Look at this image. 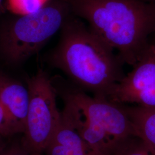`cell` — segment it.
<instances>
[{
  "mask_svg": "<svg viewBox=\"0 0 155 155\" xmlns=\"http://www.w3.org/2000/svg\"><path fill=\"white\" fill-rule=\"evenodd\" d=\"M61 31L59 42L49 56L50 64L79 89L109 98L126 75L121 59L74 14Z\"/></svg>",
  "mask_w": 155,
  "mask_h": 155,
  "instance_id": "6da1fadb",
  "label": "cell"
},
{
  "mask_svg": "<svg viewBox=\"0 0 155 155\" xmlns=\"http://www.w3.org/2000/svg\"><path fill=\"white\" fill-rule=\"evenodd\" d=\"M72 13L133 67L155 31V2L144 0H68Z\"/></svg>",
  "mask_w": 155,
  "mask_h": 155,
  "instance_id": "7a4b0ae2",
  "label": "cell"
},
{
  "mask_svg": "<svg viewBox=\"0 0 155 155\" xmlns=\"http://www.w3.org/2000/svg\"><path fill=\"white\" fill-rule=\"evenodd\" d=\"M61 94L79 109V130L96 155H117L135 136L124 104L105 97L89 95L73 84L63 89Z\"/></svg>",
  "mask_w": 155,
  "mask_h": 155,
  "instance_id": "3957f363",
  "label": "cell"
},
{
  "mask_svg": "<svg viewBox=\"0 0 155 155\" xmlns=\"http://www.w3.org/2000/svg\"><path fill=\"white\" fill-rule=\"evenodd\" d=\"M73 15L68 0H49L37 11L20 16L0 34V50L13 63L38 52Z\"/></svg>",
  "mask_w": 155,
  "mask_h": 155,
  "instance_id": "277c9868",
  "label": "cell"
},
{
  "mask_svg": "<svg viewBox=\"0 0 155 155\" xmlns=\"http://www.w3.org/2000/svg\"><path fill=\"white\" fill-rule=\"evenodd\" d=\"M29 105L24 148L30 155L45 151L61 117L57 91L47 73L40 69L28 83Z\"/></svg>",
  "mask_w": 155,
  "mask_h": 155,
  "instance_id": "5b68a950",
  "label": "cell"
},
{
  "mask_svg": "<svg viewBox=\"0 0 155 155\" xmlns=\"http://www.w3.org/2000/svg\"><path fill=\"white\" fill-rule=\"evenodd\" d=\"M132 67L109 99L124 105L155 108V47L150 44Z\"/></svg>",
  "mask_w": 155,
  "mask_h": 155,
  "instance_id": "8992f818",
  "label": "cell"
},
{
  "mask_svg": "<svg viewBox=\"0 0 155 155\" xmlns=\"http://www.w3.org/2000/svg\"><path fill=\"white\" fill-rule=\"evenodd\" d=\"M64 106L59 123L45 151L47 155H97L83 139L77 120V108L63 97Z\"/></svg>",
  "mask_w": 155,
  "mask_h": 155,
  "instance_id": "52a82bcc",
  "label": "cell"
},
{
  "mask_svg": "<svg viewBox=\"0 0 155 155\" xmlns=\"http://www.w3.org/2000/svg\"><path fill=\"white\" fill-rule=\"evenodd\" d=\"M29 98L28 87L17 81L0 75V106L5 113L12 134L25 132Z\"/></svg>",
  "mask_w": 155,
  "mask_h": 155,
  "instance_id": "ba28073f",
  "label": "cell"
},
{
  "mask_svg": "<svg viewBox=\"0 0 155 155\" xmlns=\"http://www.w3.org/2000/svg\"><path fill=\"white\" fill-rule=\"evenodd\" d=\"M125 105L134 135L155 151V108Z\"/></svg>",
  "mask_w": 155,
  "mask_h": 155,
  "instance_id": "9c48e42d",
  "label": "cell"
},
{
  "mask_svg": "<svg viewBox=\"0 0 155 155\" xmlns=\"http://www.w3.org/2000/svg\"><path fill=\"white\" fill-rule=\"evenodd\" d=\"M49 0H8V6L14 13L22 16L38 11Z\"/></svg>",
  "mask_w": 155,
  "mask_h": 155,
  "instance_id": "30bf717a",
  "label": "cell"
},
{
  "mask_svg": "<svg viewBox=\"0 0 155 155\" xmlns=\"http://www.w3.org/2000/svg\"><path fill=\"white\" fill-rule=\"evenodd\" d=\"M117 155H155V151L141 140L134 136L124 145Z\"/></svg>",
  "mask_w": 155,
  "mask_h": 155,
  "instance_id": "8fae6325",
  "label": "cell"
},
{
  "mask_svg": "<svg viewBox=\"0 0 155 155\" xmlns=\"http://www.w3.org/2000/svg\"><path fill=\"white\" fill-rule=\"evenodd\" d=\"M12 134L7 122L4 110L0 106V151L4 150L2 146V138Z\"/></svg>",
  "mask_w": 155,
  "mask_h": 155,
  "instance_id": "7c38bea8",
  "label": "cell"
},
{
  "mask_svg": "<svg viewBox=\"0 0 155 155\" xmlns=\"http://www.w3.org/2000/svg\"><path fill=\"white\" fill-rule=\"evenodd\" d=\"M29 152L24 148H12L8 150H2L0 151V155H28Z\"/></svg>",
  "mask_w": 155,
  "mask_h": 155,
  "instance_id": "4fadbf2b",
  "label": "cell"
},
{
  "mask_svg": "<svg viewBox=\"0 0 155 155\" xmlns=\"http://www.w3.org/2000/svg\"><path fill=\"white\" fill-rule=\"evenodd\" d=\"M150 45H153L155 47V31L153 33L152 35L150 40Z\"/></svg>",
  "mask_w": 155,
  "mask_h": 155,
  "instance_id": "5bb4252c",
  "label": "cell"
},
{
  "mask_svg": "<svg viewBox=\"0 0 155 155\" xmlns=\"http://www.w3.org/2000/svg\"><path fill=\"white\" fill-rule=\"evenodd\" d=\"M147 2H155V0H144Z\"/></svg>",
  "mask_w": 155,
  "mask_h": 155,
  "instance_id": "9a60e30c",
  "label": "cell"
},
{
  "mask_svg": "<svg viewBox=\"0 0 155 155\" xmlns=\"http://www.w3.org/2000/svg\"><path fill=\"white\" fill-rule=\"evenodd\" d=\"M40 155V154H32V155Z\"/></svg>",
  "mask_w": 155,
  "mask_h": 155,
  "instance_id": "2e32d148",
  "label": "cell"
},
{
  "mask_svg": "<svg viewBox=\"0 0 155 155\" xmlns=\"http://www.w3.org/2000/svg\"><path fill=\"white\" fill-rule=\"evenodd\" d=\"M1 1H2V0H0V5H1Z\"/></svg>",
  "mask_w": 155,
  "mask_h": 155,
  "instance_id": "e0dca14e",
  "label": "cell"
}]
</instances>
